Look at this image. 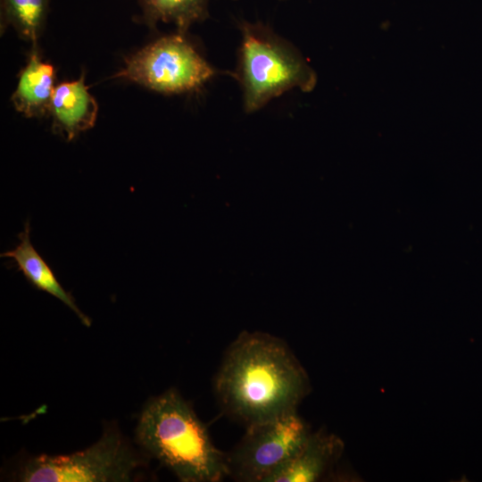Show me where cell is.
Here are the masks:
<instances>
[{
	"label": "cell",
	"instance_id": "8",
	"mask_svg": "<svg viewBox=\"0 0 482 482\" xmlns=\"http://www.w3.org/2000/svg\"><path fill=\"white\" fill-rule=\"evenodd\" d=\"M87 89L83 75L54 87L49 107L53 129L68 141L95 125L98 107Z\"/></svg>",
	"mask_w": 482,
	"mask_h": 482
},
{
	"label": "cell",
	"instance_id": "9",
	"mask_svg": "<svg viewBox=\"0 0 482 482\" xmlns=\"http://www.w3.org/2000/svg\"><path fill=\"white\" fill-rule=\"evenodd\" d=\"M29 233V221H27L24 229L18 236L20 243L14 249L1 253V257L12 259L31 285L62 302L85 326L89 327L90 319L79 310L73 297L63 289L53 270L36 251L31 244Z\"/></svg>",
	"mask_w": 482,
	"mask_h": 482
},
{
	"label": "cell",
	"instance_id": "2",
	"mask_svg": "<svg viewBox=\"0 0 482 482\" xmlns=\"http://www.w3.org/2000/svg\"><path fill=\"white\" fill-rule=\"evenodd\" d=\"M138 445L183 482H218L229 476L227 454L176 389L149 400L136 428Z\"/></svg>",
	"mask_w": 482,
	"mask_h": 482
},
{
	"label": "cell",
	"instance_id": "10",
	"mask_svg": "<svg viewBox=\"0 0 482 482\" xmlns=\"http://www.w3.org/2000/svg\"><path fill=\"white\" fill-rule=\"evenodd\" d=\"M54 84V67L40 59L34 46L11 98L15 109L28 118L44 115L49 112Z\"/></svg>",
	"mask_w": 482,
	"mask_h": 482
},
{
	"label": "cell",
	"instance_id": "1",
	"mask_svg": "<svg viewBox=\"0 0 482 482\" xmlns=\"http://www.w3.org/2000/svg\"><path fill=\"white\" fill-rule=\"evenodd\" d=\"M223 411L246 427L297 411L309 378L287 345L263 332H242L214 379Z\"/></svg>",
	"mask_w": 482,
	"mask_h": 482
},
{
	"label": "cell",
	"instance_id": "11",
	"mask_svg": "<svg viewBox=\"0 0 482 482\" xmlns=\"http://www.w3.org/2000/svg\"><path fill=\"white\" fill-rule=\"evenodd\" d=\"M145 19L149 24L158 21L174 23L186 33L195 22L208 16L209 0H140Z\"/></svg>",
	"mask_w": 482,
	"mask_h": 482
},
{
	"label": "cell",
	"instance_id": "5",
	"mask_svg": "<svg viewBox=\"0 0 482 482\" xmlns=\"http://www.w3.org/2000/svg\"><path fill=\"white\" fill-rule=\"evenodd\" d=\"M213 75L212 66L179 31L131 55L114 77L160 93L181 94L199 89Z\"/></svg>",
	"mask_w": 482,
	"mask_h": 482
},
{
	"label": "cell",
	"instance_id": "3",
	"mask_svg": "<svg viewBox=\"0 0 482 482\" xmlns=\"http://www.w3.org/2000/svg\"><path fill=\"white\" fill-rule=\"evenodd\" d=\"M241 44L235 77L245 112H256L287 91L311 92L317 75L300 51L261 22L239 24Z\"/></svg>",
	"mask_w": 482,
	"mask_h": 482
},
{
	"label": "cell",
	"instance_id": "13",
	"mask_svg": "<svg viewBox=\"0 0 482 482\" xmlns=\"http://www.w3.org/2000/svg\"><path fill=\"white\" fill-rule=\"evenodd\" d=\"M282 1H286V0H282Z\"/></svg>",
	"mask_w": 482,
	"mask_h": 482
},
{
	"label": "cell",
	"instance_id": "7",
	"mask_svg": "<svg viewBox=\"0 0 482 482\" xmlns=\"http://www.w3.org/2000/svg\"><path fill=\"white\" fill-rule=\"evenodd\" d=\"M343 441L325 430L311 433L303 446L266 482H314L325 478L341 457Z\"/></svg>",
	"mask_w": 482,
	"mask_h": 482
},
{
	"label": "cell",
	"instance_id": "6",
	"mask_svg": "<svg viewBox=\"0 0 482 482\" xmlns=\"http://www.w3.org/2000/svg\"><path fill=\"white\" fill-rule=\"evenodd\" d=\"M246 428L241 441L227 454L229 476L240 482H266L312 433L297 411Z\"/></svg>",
	"mask_w": 482,
	"mask_h": 482
},
{
	"label": "cell",
	"instance_id": "12",
	"mask_svg": "<svg viewBox=\"0 0 482 482\" xmlns=\"http://www.w3.org/2000/svg\"><path fill=\"white\" fill-rule=\"evenodd\" d=\"M48 3L49 0H1V31L12 26L22 38L36 46L46 21Z\"/></svg>",
	"mask_w": 482,
	"mask_h": 482
},
{
	"label": "cell",
	"instance_id": "4",
	"mask_svg": "<svg viewBox=\"0 0 482 482\" xmlns=\"http://www.w3.org/2000/svg\"><path fill=\"white\" fill-rule=\"evenodd\" d=\"M143 460L117 428H106L90 447L67 455H39L21 469L25 482L130 481Z\"/></svg>",
	"mask_w": 482,
	"mask_h": 482
}]
</instances>
